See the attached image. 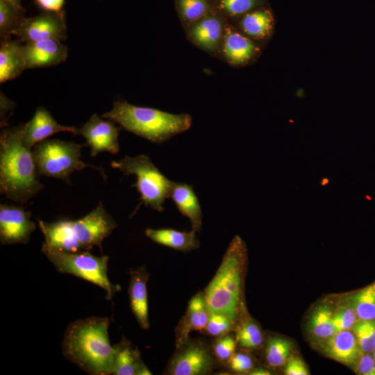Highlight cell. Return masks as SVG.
Segmentation results:
<instances>
[{
	"mask_svg": "<svg viewBox=\"0 0 375 375\" xmlns=\"http://www.w3.org/2000/svg\"><path fill=\"white\" fill-rule=\"evenodd\" d=\"M31 214L22 207L0 205V242L1 244H26L35 224L31 219Z\"/></svg>",
	"mask_w": 375,
	"mask_h": 375,
	"instance_id": "obj_10",
	"label": "cell"
},
{
	"mask_svg": "<svg viewBox=\"0 0 375 375\" xmlns=\"http://www.w3.org/2000/svg\"><path fill=\"white\" fill-rule=\"evenodd\" d=\"M115 353L112 374L150 375L147 367L143 363L139 351L126 339L114 345Z\"/></svg>",
	"mask_w": 375,
	"mask_h": 375,
	"instance_id": "obj_19",
	"label": "cell"
},
{
	"mask_svg": "<svg viewBox=\"0 0 375 375\" xmlns=\"http://www.w3.org/2000/svg\"><path fill=\"white\" fill-rule=\"evenodd\" d=\"M209 313L203 292H200L193 296L176 328V344L178 349L188 342L191 331L206 328Z\"/></svg>",
	"mask_w": 375,
	"mask_h": 375,
	"instance_id": "obj_16",
	"label": "cell"
},
{
	"mask_svg": "<svg viewBox=\"0 0 375 375\" xmlns=\"http://www.w3.org/2000/svg\"><path fill=\"white\" fill-rule=\"evenodd\" d=\"M110 165L125 176H136L137 181L133 186L136 187L146 206H151L158 212L164 210L162 205L169 198L173 181L163 175L147 156H126L120 160L112 161Z\"/></svg>",
	"mask_w": 375,
	"mask_h": 375,
	"instance_id": "obj_6",
	"label": "cell"
},
{
	"mask_svg": "<svg viewBox=\"0 0 375 375\" xmlns=\"http://www.w3.org/2000/svg\"><path fill=\"white\" fill-rule=\"evenodd\" d=\"M352 329L361 350L372 353L375 349V320L358 319Z\"/></svg>",
	"mask_w": 375,
	"mask_h": 375,
	"instance_id": "obj_32",
	"label": "cell"
},
{
	"mask_svg": "<svg viewBox=\"0 0 375 375\" xmlns=\"http://www.w3.org/2000/svg\"><path fill=\"white\" fill-rule=\"evenodd\" d=\"M284 372L287 375H308L310 374L304 361L297 356H292L287 360Z\"/></svg>",
	"mask_w": 375,
	"mask_h": 375,
	"instance_id": "obj_39",
	"label": "cell"
},
{
	"mask_svg": "<svg viewBox=\"0 0 375 375\" xmlns=\"http://www.w3.org/2000/svg\"><path fill=\"white\" fill-rule=\"evenodd\" d=\"M222 19L215 15H208L194 22L189 31L192 40L208 51L215 50L222 35Z\"/></svg>",
	"mask_w": 375,
	"mask_h": 375,
	"instance_id": "obj_21",
	"label": "cell"
},
{
	"mask_svg": "<svg viewBox=\"0 0 375 375\" xmlns=\"http://www.w3.org/2000/svg\"><path fill=\"white\" fill-rule=\"evenodd\" d=\"M259 3L260 0H217L218 8L230 16L248 13Z\"/></svg>",
	"mask_w": 375,
	"mask_h": 375,
	"instance_id": "obj_34",
	"label": "cell"
},
{
	"mask_svg": "<svg viewBox=\"0 0 375 375\" xmlns=\"http://www.w3.org/2000/svg\"><path fill=\"white\" fill-rule=\"evenodd\" d=\"M348 304L355 310L358 319L375 320V283L351 294Z\"/></svg>",
	"mask_w": 375,
	"mask_h": 375,
	"instance_id": "obj_25",
	"label": "cell"
},
{
	"mask_svg": "<svg viewBox=\"0 0 375 375\" xmlns=\"http://www.w3.org/2000/svg\"><path fill=\"white\" fill-rule=\"evenodd\" d=\"M146 235L152 241L181 251H189L199 247L196 231H178L171 228L152 229L145 231Z\"/></svg>",
	"mask_w": 375,
	"mask_h": 375,
	"instance_id": "obj_23",
	"label": "cell"
},
{
	"mask_svg": "<svg viewBox=\"0 0 375 375\" xmlns=\"http://www.w3.org/2000/svg\"><path fill=\"white\" fill-rule=\"evenodd\" d=\"M128 296L132 312L140 327L148 329L149 327L148 314L147 281L149 274L142 266L131 269Z\"/></svg>",
	"mask_w": 375,
	"mask_h": 375,
	"instance_id": "obj_17",
	"label": "cell"
},
{
	"mask_svg": "<svg viewBox=\"0 0 375 375\" xmlns=\"http://www.w3.org/2000/svg\"><path fill=\"white\" fill-rule=\"evenodd\" d=\"M109 323L107 317H90L69 324L62 343L65 357L90 374H112L115 347Z\"/></svg>",
	"mask_w": 375,
	"mask_h": 375,
	"instance_id": "obj_1",
	"label": "cell"
},
{
	"mask_svg": "<svg viewBox=\"0 0 375 375\" xmlns=\"http://www.w3.org/2000/svg\"><path fill=\"white\" fill-rule=\"evenodd\" d=\"M251 375H269L271 374L270 372L263 368L252 369L249 373Z\"/></svg>",
	"mask_w": 375,
	"mask_h": 375,
	"instance_id": "obj_41",
	"label": "cell"
},
{
	"mask_svg": "<svg viewBox=\"0 0 375 375\" xmlns=\"http://www.w3.org/2000/svg\"><path fill=\"white\" fill-rule=\"evenodd\" d=\"M256 51V45L248 38L230 27L225 29L223 52L230 62L235 65L245 63Z\"/></svg>",
	"mask_w": 375,
	"mask_h": 375,
	"instance_id": "obj_24",
	"label": "cell"
},
{
	"mask_svg": "<svg viewBox=\"0 0 375 375\" xmlns=\"http://www.w3.org/2000/svg\"><path fill=\"white\" fill-rule=\"evenodd\" d=\"M176 6L181 17L190 22L199 20L210 12L208 0H176Z\"/></svg>",
	"mask_w": 375,
	"mask_h": 375,
	"instance_id": "obj_30",
	"label": "cell"
},
{
	"mask_svg": "<svg viewBox=\"0 0 375 375\" xmlns=\"http://www.w3.org/2000/svg\"><path fill=\"white\" fill-rule=\"evenodd\" d=\"M38 225L44 237L42 249L68 253L83 251L74 233L72 220L63 219L53 222L39 220Z\"/></svg>",
	"mask_w": 375,
	"mask_h": 375,
	"instance_id": "obj_14",
	"label": "cell"
},
{
	"mask_svg": "<svg viewBox=\"0 0 375 375\" xmlns=\"http://www.w3.org/2000/svg\"><path fill=\"white\" fill-rule=\"evenodd\" d=\"M26 69L56 65L67 57V48L58 40L27 42L22 47Z\"/></svg>",
	"mask_w": 375,
	"mask_h": 375,
	"instance_id": "obj_13",
	"label": "cell"
},
{
	"mask_svg": "<svg viewBox=\"0 0 375 375\" xmlns=\"http://www.w3.org/2000/svg\"><path fill=\"white\" fill-rule=\"evenodd\" d=\"M13 35L25 43L45 40H65L67 38L65 12L44 11L37 16L26 18Z\"/></svg>",
	"mask_w": 375,
	"mask_h": 375,
	"instance_id": "obj_9",
	"label": "cell"
},
{
	"mask_svg": "<svg viewBox=\"0 0 375 375\" xmlns=\"http://www.w3.org/2000/svg\"><path fill=\"white\" fill-rule=\"evenodd\" d=\"M234 322L226 315L210 312L206 326L207 333L213 337H222L228 334L233 327Z\"/></svg>",
	"mask_w": 375,
	"mask_h": 375,
	"instance_id": "obj_33",
	"label": "cell"
},
{
	"mask_svg": "<svg viewBox=\"0 0 375 375\" xmlns=\"http://www.w3.org/2000/svg\"><path fill=\"white\" fill-rule=\"evenodd\" d=\"M272 15L266 10L248 12L241 21V27L244 32L258 38L267 35L272 30Z\"/></svg>",
	"mask_w": 375,
	"mask_h": 375,
	"instance_id": "obj_27",
	"label": "cell"
},
{
	"mask_svg": "<svg viewBox=\"0 0 375 375\" xmlns=\"http://www.w3.org/2000/svg\"><path fill=\"white\" fill-rule=\"evenodd\" d=\"M292 349L290 342L285 338L273 337L269 338L265 348V358L268 365L276 367L285 364Z\"/></svg>",
	"mask_w": 375,
	"mask_h": 375,
	"instance_id": "obj_29",
	"label": "cell"
},
{
	"mask_svg": "<svg viewBox=\"0 0 375 375\" xmlns=\"http://www.w3.org/2000/svg\"><path fill=\"white\" fill-rule=\"evenodd\" d=\"M169 197L179 212L190 219L192 230L199 231L202 224V212L192 185L173 182Z\"/></svg>",
	"mask_w": 375,
	"mask_h": 375,
	"instance_id": "obj_20",
	"label": "cell"
},
{
	"mask_svg": "<svg viewBox=\"0 0 375 375\" xmlns=\"http://www.w3.org/2000/svg\"><path fill=\"white\" fill-rule=\"evenodd\" d=\"M236 340L230 335L219 337L213 345L215 357L221 362H228L235 353Z\"/></svg>",
	"mask_w": 375,
	"mask_h": 375,
	"instance_id": "obj_36",
	"label": "cell"
},
{
	"mask_svg": "<svg viewBox=\"0 0 375 375\" xmlns=\"http://www.w3.org/2000/svg\"><path fill=\"white\" fill-rule=\"evenodd\" d=\"M101 117L157 144H162L187 131L192 122L188 114H172L152 108L136 106L126 101L114 102L112 109Z\"/></svg>",
	"mask_w": 375,
	"mask_h": 375,
	"instance_id": "obj_3",
	"label": "cell"
},
{
	"mask_svg": "<svg viewBox=\"0 0 375 375\" xmlns=\"http://www.w3.org/2000/svg\"><path fill=\"white\" fill-rule=\"evenodd\" d=\"M172 360L168 372L172 375H203L210 373L215 365L209 349L203 344L188 342Z\"/></svg>",
	"mask_w": 375,
	"mask_h": 375,
	"instance_id": "obj_12",
	"label": "cell"
},
{
	"mask_svg": "<svg viewBox=\"0 0 375 375\" xmlns=\"http://www.w3.org/2000/svg\"><path fill=\"white\" fill-rule=\"evenodd\" d=\"M321 344L328 357L352 367L362 352L354 333L349 330L339 331L324 339Z\"/></svg>",
	"mask_w": 375,
	"mask_h": 375,
	"instance_id": "obj_18",
	"label": "cell"
},
{
	"mask_svg": "<svg viewBox=\"0 0 375 375\" xmlns=\"http://www.w3.org/2000/svg\"><path fill=\"white\" fill-rule=\"evenodd\" d=\"M372 353L373 356L374 357V358H375V349L372 351Z\"/></svg>",
	"mask_w": 375,
	"mask_h": 375,
	"instance_id": "obj_43",
	"label": "cell"
},
{
	"mask_svg": "<svg viewBox=\"0 0 375 375\" xmlns=\"http://www.w3.org/2000/svg\"><path fill=\"white\" fill-rule=\"evenodd\" d=\"M42 252L59 272L72 274L103 289L108 300L112 299L115 293L120 290V286L112 284L107 275L108 256L99 257L88 251L68 253L42 249Z\"/></svg>",
	"mask_w": 375,
	"mask_h": 375,
	"instance_id": "obj_7",
	"label": "cell"
},
{
	"mask_svg": "<svg viewBox=\"0 0 375 375\" xmlns=\"http://www.w3.org/2000/svg\"><path fill=\"white\" fill-rule=\"evenodd\" d=\"M18 40L10 38L1 40L0 46V83H4L18 76L24 69L25 63Z\"/></svg>",
	"mask_w": 375,
	"mask_h": 375,
	"instance_id": "obj_22",
	"label": "cell"
},
{
	"mask_svg": "<svg viewBox=\"0 0 375 375\" xmlns=\"http://www.w3.org/2000/svg\"><path fill=\"white\" fill-rule=\"evenodd\" d=\"M72 226L83 250L89 251L94 246L101 251L103 240L117 224L100 201L90 213L79 219L72 220Z\"/></svg>",
	"mask_w": 375,
	"mask_h": 375,
	"instance_id": "obj_8",
	"label": "cell"
},
{
	"mask_svg": "<svg viewBox=\"0 0 375 375\" xmlns=\"http://www.w3.org/2000/svg\"><path fill=\"white\" fill-rule=\"evenodd\" d=\"M44 11L59 12L63 11L65 0H35Z\"/></svg>",
	"mask_w": 375,
	"mask_h": 375,
	"instance_id": "obj_40",
	"label": "cell"
},
{
	"mask_svg": "<svg viewBox=\"0 0 375 375\" xmlns=\"http://www.w3.org/2000/svg\"><path fill=\"white\" fill-rule=\"evenodd\" d=\"M230 369L235 373L249 372L253 369L251 358L243 353H235L228 361Z\"/></svg>",
	"mask_w": 375,
	"mask_h": 375,
	"instance_id": "obj_37",
	"label": "cell"
},
{
	"mask_svg": "<svg viewBox=\"0 0 375 375\" xmlns=\"http://www.w3.org/2000/svg\"><path fill=\"white\" fill-rule=\"evenodd\" d=\"M26 19L25 10L6 0H0V37L1 40L10 38Z\"/></svg>",
	"mask_w": 375,
	"mask_h": 375,
	"instance_id": "obj_26",
	"label": "cell"
},
{
	"mask_svg": "<svg viewBox=\"0 0 375 375\" xmlns=\"http://www.w3.org/2000/svg\"><path fill=\"white\" fill-rule=\"evenodd\" d=\"M24 124L3 128L0 134V192L26 203L44 185L38 179L31 149L23 142Z\"/></svg>",
	"mask_w": 375,
	"mask_h": 375,
	"instance_id": "obj_2",
	"label": "cell"
},
{
	"mask_svg": "<svg viewBox=\"0 0 375 375\" xmlns=\"http://www.w3.org/2000/svg\"><path fill=\"white\" fill-rule=\"evenodd\" d=\"M263 336L259 326L251 320H247L238 327L236 341L242 347L254 349L262 343Z\"/></svg>",
	"mask_w": 375,
	"mask_h": 375,
	"instance_id": "obj_31",
	"label": "cell"
},
{
	"mask_svg": "<svg viewBox=\"0 0 375 375\" xmlns=\"http://www.w3.org/2000/svg\"><path fill=\"white\" fill-rule=\"evenodd\" d=\"M74 126L58 124L51 113L42 106L38 107L31 119L24 124L23 142L31 149L36 144L54 133L70 132L76 134Z\"/></svg>",
	"mask_w": 375,
	"mask_h": 375,
	"instance_id": "obj_15",
	"label": "cell"
},
{
	"mask_svg": "<svg viewBox=\"0 0 375 375\" xmlns=\"http://www.w3.org/2000/svg\"><path fill=\"white\" fill-rule=\"evenodd\" d=\"M333 312L329 307L319 306L311 315L309 329L315 337L321 339L328 338L338 331L333 320Z\"/></svg>",
	"mask_w": 375,
	"mask_h": 375,
	"instance_id": "obj_28",
	"label": "cell"
},
{
	"mask_svg": "<svg viewBox=\"0 0 375 375\" xmlns=\"http://www.w3.org/2000/svg\"><path fill=\"white\" fill-rule=\"evenodd\" d=\"M83 146L58 139H45L38 142L32 150L38 175L60 179L69 184L72 172L90 167L106 176L101 168L81 160Z\"/></svg>",
	"mask_w": 375,
	"mask_h": 375,
	"instance_id": "obj_5",
	"label": "cell"
},
{
	"mask_svg": "<svg viewBox=\"0 0 375 375\" xmlns=\"http://www.w3.org/2000/svg\"><path fill=\"white\" fill-rule=\"evenodd\" d=\"M333 320L338 332H339L352 328L358 318L355 310L348 304L344 308H339L333 313Z\"/></svg>",
	"mask_w": 375,
	"mask_h": 375,
	"instance_id": "obj_35",
	"label": "cell"
},
{
	"mask_svg": "<svg viewBox=\"0 0 375 375\" xmlns=\"http://www.w3.org/2000/svg\"><path fill=\"white\" fill-rule=\"evenodd\" d=\"M8 1L9 3L13 4L14 6H16L17 7H22L21 5V1L22 0H6Z\"/></svg>",
	"mask_w": 375,
	"mask_h": 375,
	"instance_id": "obj_42",
	"label": "cell"
},
{
	"mask_svg": "<svg viewBox=\"0 0 375 375\" xmlns=\"http://www.w3.org/2000/svg\"><path fill=\"white\" fill-rule=\"evenodd\" d=\"M107 119L93 114L84 125L76 130V134L82 135L90 146L92 157L103 151L115 154L119 151L120 128L115 125L113 121Z\"/></svg>",
	"mask_w": 375,
	"mask_h": 375,
	"instance_id": "obj_11",
	"label": "cell"
},
{
	"mask_svg": "<svg viewBox=\"0 0 375 375\" xmlns=\"http://www.w3.org/2000/svg\"><path fill=\"white\" fill-rule=\"evenodd\" d=\"M353 367L358 374L375 375V358L372 353L362 351Z\"/></svg>",
	"mask_w": 375,
	"mask_h": 375,
	"instance_id": "obj_38",
	"label": "cell"
},
{
	"mask_svg": "<svg viewBox=\"0 0 375 375\" xmlns=\"http://www.w3.org/2000/svg\"><path fill=\"white\" fill-rule=\"evenodd\" d=\"M246 248L239 236L231 242L214 277L203 292L209 312L221 313L234 323L239 312Z\"/></svg>",
	"mask_w": 375,
	"mask_h": 375,
	"instance_id": "obj_4",
	"label": "cell"
}]
</instances>
